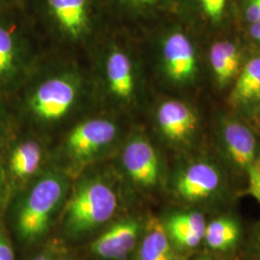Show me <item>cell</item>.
I'll list each match as a JSON object with an SVG mask.
<instances>
[{
	"label": "cell",
	"instance_id": "1",
	"mask_svg": "<svg viewBox=\"0 0 260 260\" xmlns=\"http://www.w3.org/2000/svg\"><path fill=\"white\" fill-rule=\"evenodd\" d=\"M68 192V181L57 172L38 178L22 200L17 213V229L25 241L44 236Z\"/></svg>",
	"mask_w": 260,
	"mask_h": 260
},
{
	"label": "cell",
	"instance_id": "2",
	"mask_svg": "<svg viewBox=\"0 0 260 260\" xmlns=\"http://www.w3.org/2000/svg\"><path fill=\"white\" fill-rule=\"evenodd\" d=\"M118 207V197L101 178L79 182L70 196L64 213L66 232L73 235L90 233L110 220Z\"/></svg>",
	"mask_w": 260,
	"mask_h": 260
},
{
	"label": "cell",
	"instance_id": "3",
	"mask_svg": "<svg viewBox=\"0 0 260 260\" xmlns=\"http://www.w3.org/2000/svg\"><path fill=\"white\" fill-rule=\"evenodd\" d=\"M79 98V83L71 75L48 77L30 92L28 111L43 122L61 121L74 110Z\"/></svg>",
	"mask_w": 260,
	"mask_h": 260
},
{
	"label": "cell",
	"instance_id": "4",
	"mask_svg": "<svg viewBox=\"0 0 260 260\" xmlns=\"http://www.w3.org/2000/svg\"><path fill=\"white\" fill-rule=\"evenodd\" d=\"M117 134L118 126L114 121L104 118L89 119L70 131L66 149L75 160H89L112 144Z\"/></svg>",
	"mask_w": 260,
	"mask_h": 260
},
{
	"label": "cell",
	"instance_id": "5",
	"mask_svg": "<svg viewBox=\"0 0 260 260\" xmlns=\"http://www.w3.org/2000/svg\"><path fill=\"white\" fill-rule=\"evenodd\" d=\"M223 187L222 172L206 160L195 161L186 166L175 182L177 195L189 203L205 202L217 195Z\"/></svg>",
	"mask_w": 260,
	"mask_h": 260
},
{
	"label": "cell",
	"instance_id": "6",
	"mask_svg": "<svg viewBox=\"0 0 260 260\" xmlns=\"http://www.w3.org/2000/svg\"><path fill=\"white\" fill-rule=\"evenodd\" d=\"M162 64L165 75L174 83L182 85L194 79L197 72L195 47L183 32H172L164 39Z\"/></svg>",
	"mask_w": 260,
	"mask_h": 260
},
{
	"label": "cell",
	"instance_id": "7",
	"mask_svg": "<svg viewBox=\"0 0 260 260\" xmlns=\"http://www.w3.org/2000/svg\"><path fill=\"white\" fill-rule=\"evenodd\" d=\"M122 164L130 178L144 188L154 187L160 177L156 150L149 140L136 136L128 141L122 151Z\"/></svg>",
	"mask_w": 260,
	"mask_h": 260
},
{
	"label": "cell",
	"instance_id": "8",
	"mask_svg": "<svg viewBox=\"0 0 260 260\" xmlns=\"http://www.w3.org/2000/svg\"><path fill=\"white\" fill-rule=\"evenodd\" d=\"M220 139L223 154L236 170L245 171L258 155L256 139L245 123L231 118L220 125Z\"/></svg>",
	"mask_w": 260,
	"mask_h": 260
},
{
	"label": "cell",
	"instance_id": "9",
	"mask_svg": "<svg viewBox=\"0 0 260 260\" xmlns=\"http://www.w3.org/2000/svg\"><path fill=\"white\" fill-rule=\"evenodd\" d=\"M104 80L112 96L120 103L133 101L136 93V73L129 54L121 47H112L104 60Z\"/></svg>",
	"mask_w": 260,
	"mask_h": 260
},
{
	"label": "cell",
	"instance_id": "10",
	"mask_svg": "<svg viewBox=\"0 0 260 260\" xmlns=\"http://www.w3.org/2000/svg\"><path fill=\"white\" fill-rule=\"evenodd\" d=\"M140 233L139 222L126 218L102 233L91 244L95 255L108 260L124 259L134 249Z\"/></svg>",
	"mask_w": 260,
	"mask_h": 260
},
{
	"label": "cell",
	"instance_id": "11",
	"mask_svg": "<svg viewBox=\"0 0 260 260\" xmlns=\"http://www.w3.org/2000/svg\"><path fill=\"white\" fill-rule=\"evenodd\" d=\"M156 121L162 134L172 142H184L197 129L198 118L186 103L170 100L161 103L156 111Z\"/></svg>",
	"mask_w": 260,
	"mask_h": 260
},
{
	"label": "cell",
	"instance_id": "12",
	"mask_svg": "<svg viewBox=\"0 0 260 260\" xmlns=\"http://www.w3.org/2000/svg\"><path fill=\"white\" fill-rule=\"evenodd\" d=\"M24 67L19 34L0 19V91L11 89L21 76Z\"/></svg>",
	"mask_w": 260,
	"mask_h": 260
},
{
	"label": "cell",
	"instance_id": "13",
	"mask_svg": "<svg viewBox=\"0 0 260 260\" xmlns=\"http://www.w3.org/2000/svg\"><path fill=\"white\" fill-rule=\"evenodd\" d=\"M60 29L71 39L83 37L89 29L87 0H47Z\"/></svg>",
	"mask_w": 260,
	"mask_h": 260
},
{
	"label": "cell",
	"instance_id": "14",
	"mask_svg": "<svg viewBox=\"0 0 260 260\" xmlns=\"http://www.w3.org/2000/svg\"><path fill=\"white\" fill-rule=\"evenodd\" d=\"M43 156V149L36 141L20 142L10 153L8 168L11 175L19 180L32 177L41 167Z\"/></svg>",
	"mask_w": 260,
	"mask_h": 260
},
{
	"label": "cell",
	"instance_id": "15",
	"mask_svg": "<svg viewBox=\"0 0 260 260\" xmlns=\"http://www.w3.org/2000/svg\"><path fill=\"white\" fill-rule=\"evenodd\" d=\"M209 61L218 83L223 86L232 81L238 73L241 53L232 42L220 41L210 48Z\"/></svg>",
	"mask_w": 260,
	"mask_h": 260
},
{
	"label": "cell",
	"instance_id": "16",
	"mask_svg": "<svg viewBox=\"0 0 260 260\" xmlns=\"http://www.w3.org/2000/svg\"><path fill=\"white\" fill-rule=\"evenodd\" d=\"M139 260H177L165 225L157 219H150L141 244Z\"/></svg>",
	"mask_w": 260,
	"mask_h": 260
},
{
	"label": "cell",
	"instance_id": "17",
	"mask_svg": "<svg viewBox=\"0 0 260 260\" xmlns=\"http://www.w3.org/2000/svg\"><path fill=\"white\" fill-rule=\"evenodd\" d=\"M236 105L260 102V57L252 58L244 67L231 94Z\"/></svg>",
	"mask_w": 260,
	"mask_h": 260
},
{
	"label": "cell",
	"instance_id": "18",
	"mask_svg": "<svg viewBox=\"0 0 260 260\" xmlns=\"http://www.w3.org/2000/svg\"><path fill=\"white\" fill-rule=\"evenodd\" d=\"M239 223L231 217H220L206 224L204 239L213 251L232 249L240 238Z\"/></svg>",
	"mask_w": 260,
	"mask_h": 260
},
{
	"label": "cell",
	"instance_id": "19",
	"mask_svg": "<svg viewBox=\"0 0 260 260\" xmlns=\"http://www.w3.org/2000/svg\"><path fill=\"white\" fill-rule=\"evenodd\" d=\"M165 226L180 228L198 234L204 238L206 222L203 214L197 211H188L171 216Z\"/></svg>",
	"mask_w": 260,
	"mask_h": 260
},
{
	"label": "cell",
	"instance_id": "20",
	"mask_svg": "<svg viewBox=\"0 0 260 260\" xmlns=\"http://www.w3.org/2000/svg\"><path fill=\"white\" fill-rule=\"evenodd\" d=\"M165 229L169 234V237H172V239L176 242L177 245L183 248H188V249L196 248L204 239L202 236L180 228L165 226Z\"/></svg>",
	"mask_w": 260,
	"mask_h": 260
},
{
	"label": "cell",
	"instance_id": "21",
	"mask_svg": "<svg viewBox=\"0 0 260 260\" xmlns=\"http://www.w3.org/2000/svg\"><path fill=\"white\" fill-rule=\"evenodd\" d=\"M248 175V193L260 205V154L247 170Z\"/></svg>",
	"mask_w": 260,
	"mask_h": 260
},
{
	"label": "cell",
	"instance_id": "22",
	"mask_svg": "<svg viewBox=\"0 0 260 260\" xmlns=\"http://www.w3.org/2000/svg\"><path fill=\"white\" fill-rule=\"evenodd\" d=\"M205 15L213 22H218L223 18L226 0H199Z\"/></svg>",
	"mask_w": 260,
	"mask_h": 260
},
{
	"label": "cell",
	"instance_id": "23",
	"mask_svg": "<svg viewBox=\"0 0 260 260\" xmlns=\"http://www.w3.org/2000/svg\"><path fill=\"white\" fill-rule=\"evenodd\" d=\"M0 260H15L13 247L2 231H0Z\"/></svg>",
	"mask_w": 260,
	"mask_h": 260
},
{
	"label": "cell",
	"instance_id": "24",
	"mask_svg": "<svg viewBox=\"0 0 260 260\" xmlns=\"http://www.w3.org/2000/svg\"><path fill=\"white\" fill-rule=\"evenodd\" d=\"M246 19L253 23L260 19V0H248L246 6Z\"/></svg>",
	"mask_w": 260,
	"mask_h": 260
},
{
	"label": "cell",
	"instance_id": "25",
	"mask_svg": "<svg viewBox=\"0 0 260 260\" xmlns=\"http://www.w3.org/2000/svg\"><path fill=\"white\" fill-rule=\"evenodd\" d=\"M250 35L253 40L260 43V20L251 23L250 27Z\"/></svg>",
	"mask_w": 260,
	"mask_h": 260
},
{
	"label": "cell",
	"instance_id": "26",
	"mask_svg": "<svg viewBox=\"0 0 260 260\" xmlns=\"http://www.w3.org/2000/svg\"><path fill=\"white\" fill-rule=\"evenodd\" d=\"M32 260H54L51 252H43L37 255L34 259Z\"/></svg>",
	"mask_w": 260,
	"mask_h": 260
},
{
	"label": "cell",
	"instance_id": "27",
	"mask_svg": "<svg viewBox=\"0 0 260 260\" xmlns=\"http://www.w3.org/2000/svg\"><path fill=\"white\" fill-rule=\"evenodd\" d=\"M134 3H137V4H142V5H152L154 3H156L158 0H130Z\"/></svg>",
	"mask_w": 260,
	"mask_h": 260
},
{
	"label": "cell",
	"instance_id": "28",
	"mask_svg": "<svg viewBox=\"0 0 260 260\" xmlns=\"http://www.w3.org/2000/svg\"><path fill=\"white\" fill-rule=\"evenodd\" d=\"M257 245H258V248L260 250V229L258 230V233H257Z\"/></svg>",
	"mask_w": 260,
	"mask_h": 260
},
{
	"label": "cell",
	"instance_id": "29",
	"mask_svg": "<svg viewBox=\"0 0 260 260\" xmlns=\"http://www.w3.org/2000/svg\"><path fill=\"white\" fill-rule=\"evenodd\" d=\"M194 260H211L210 258H208V257H206V256H202V257H198V258H196Z\"/></svg>",
	"mask_w": 260,
	"mask_h": 260
},
{
	"label": "cell",
	"instance_id": "30",
	"mask_svg": "<svg viewBox=\"0 0 260 260\" xmlns=\"http://www.w3.org/2000/svg\"><path fill=\"white\" fill-rule=\"evenodd\" d=\"M259 20H260V19H259Z\"/></svg>",
	"mask_w": 260,
	"mask_h": 260
}]
</instances>
